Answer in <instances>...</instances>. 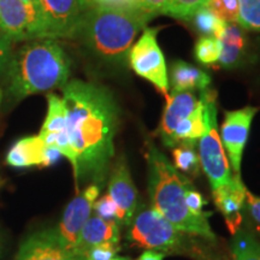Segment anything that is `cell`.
Segmentation results:
<instances>
[{
    "label": "cell",
    "mask_w": 260,
    "mask_h": 260,
    "mask_svg": "<svg viewBox=\"0 0 260 260\" xmlns=\"http://www.w3.org/2000/svg\"><path fill=\"white\" fill-rule=\"evenodd\" d=\"M68 111L67 132L76 157V189L81 181L102 187L115 157L113 140L119 110L115 96L102 84L73 80L61 88Z\"/></svg>",
    "instance_id": "obj_1"
},
{
    "label": "cell",
    "mask_w": 260,
    "mask_h": 260,
    "mask_svg": "<svg viewBox=\"0 0 260 260\" xmlns=\"http://www.w3.org/2000/svg\"><path fill=\"white\" fill-rule=\"evenodd\" d=\"M148 193L152 206L182 233L216 241L209 224L211 212L195 213L187 206L186 193L193 184L152 142L146 144Z\"/></svg>",
    "instance_id": "obj_2"
},
{
    "label": "cell",
    "mask_w": 260,
    "mask_h": 260,
    "mask_svg": "<svg viewBox=\"0 0 260 260\" xmlns=\"http://www.w3.org/2000/svg\"><path fill=\"white\" fill-rule=\"evenodd\" d=\"M154 16L141 9L90 6L75 38L96 59L109 64L125 61L136 37Z\"/></svg>",
    "instance_id": "obj_3"
},
{
    "label": "cell",
    "mask_w": 260,
    "mask_h": 260,
    "mask_svg": "<svg viewBox=\"0 0 260 260\" xmlns=\"http://www.w3.org/2000/svg\"><path fill=\"white\" fill-rule=\"evenodd\" d=\"M8 96L15 102L37 93L63 88L69 82L70 61L54 39H38L10 58Z\"/></svg>",
    "instance_id": "obj_4"
},
{
    "label": "cell",
    "mask_w": 260,
    "mask_h": 260,
    "mask_svg": "<svg viewBox=\"0 0 260 260\" xmlns=\"http://www.w3.org/2000/svg\"><path fill=\"white\" fill-rule=\"evenodd\" d=\"M200 98L204 103V117L206 130L198 141L200 167L209 178L211 188L216 189L232 181V169L228 161L226 152L220 141L217 128L216 94L212 90H201Z\"/></svg>",
    "instance_id": "obj_5"
},
{
    "label": "cell",
    "mask_w": 260,
    "mask_h": 260,
    "mask_svg": "<svg viewBox=\"0 0 260 260\" xmlns=\"http://www.w3.org/2000/svg\"><path fill=\"white\" fill-rule=\"evenodd\" d=\"M129 226L126 234L129 241L149 251L178 252L184 245V233L172 225L153 206L140 211Z\"/></svg>",
    "instance_id": "obj_6"
},
{
    "label": "cell",
    "mask_w": 260,
    "mask_h": 260,
    "mask_svg": "<svg viewBox=\"0 0 260 260\" xmlns=\"http://www.w3.org/2000/svg\"><path fill=\"white\" fill-rule=\"evenodd\" d=\"M38 39H75L83 16L90 8L87 0H35Z\"/></svg>",
    "instance_id": "obj_7"
},
{
    "label": "cell",
    "mask_w": 260,
    "mask_h": 260,
    "mask_svg": "<svg viewBox=\"0 0 260 260\" xmlns=\"http://www.w3.org/2000/svg\"><path fill=\"white\" fill-rule=\"evenodd\" d=\"M158 29L145 28L144 32L129 51V63L139 76L154 84L165 98L169 95L167 63L157 41Z\"/></svg>",
    "instance_id": "obj_8"
},
{
    "label": "cell",
    "mask_w": 260,
    "mask_h": 260,
    "mask_svg": "<svg viewBox=\"0 0 260 260\" xmlns=\"http://www.w3.org/2000/svg\"><path fill=\"white\" fill-rule=\"evenodd\" d=\"M100 189L102 187L93 183L83 191H79L67 206L60 223L54 229L61 245L69 251L74 252L81 230L92 216L93 205L99 197Z\"/></svg>",
    "instance_id": "obj_9"
},
{
    "label": "cell",
    "mask_w": 260,
    "mask_h": 260,
    "mask_svg": "<svg viewBox=\"0 0 260 260\" xmlns=\"http://www.w3.org/2000/svg\"><path fill=\"white\" fill-rule=\"evenodd\" d=\"M258 111V107L247 106L236 111L225 112V119L220 128L219 138L226 151L230 169L234 171V175L240 176L243 149L247 144L252 121Z\"/></svg>",
    "instance_id": "obj_10"
},
{
    "label": "cell",
    "mask_w": 260,
    "mask_h": 260,
    "mask_svg": "<svg viewBox=\"0 0 260 260\" xmlns=\"http://www.w3.org/2000/svg\"><path fill=\"white\" fill-rule=\"evenodd\" d=\"M0 34L12 42L38 40V12L34 4L0 0Z\"/></svg>",
    "instance_id": "obj_11"
},
{
    "label": "cell",
    "mask_w": 260,
    "mask_h": 260,
    "mask_svg": "<svg viewBox=\"0 0 260 260\" xmlns=\"http://www.w3.org/2000/svg\"><path fill=\"white\" fill-rule=\"evenodd\" d=\"M109 195L118 209L117 222L129 225L138 207V190L132 180L129 168L124 159L116 161L109 180Z\"/></svg>",
    "instance_id": "obj_12"
},
{
    "label": "cell",
    "mask_w": 260,
    "mask_h": 260,
    "mask_svg": "<svg viewBox=\"0 0 260 260\" xmlns=\"http://www.w3.org/2000/svg\"><path fill=\"white\" fill-rule=\"evenodd\" d=\"M14 260H88L61 245L54 229L29 235L19 246Z\"/></svg>",
    "instance_id": "obj_13"
},
{
    "label": "cell",
    "mask_w": 260,
    "mask_h": 260,
    "mask_svg": "<svg viewBox=\"0 0 260 260\" xmlns=\"http://www.w3.org/2000/svg\"><path fill=\"white\" fill-rule=\"evenodd\" d=\"M247 188L242 183L241 176L233 175L229 183L212 190L214 205L222 213L229 232L235 234L241 228L242 211L246 204Z\"/></svg>",
    "instance_id": "obj_14"
},
{
    "label": "cell",
    "mask_w": 260,
    "mask_h": 260,
    "mask_svg": "<svg viewBox=\"0 0 260 260\" xmlns=\"http://www.w3.org/2000/svg\"><path fill=\"white\" fill-rule=\"evenodd\" d=\"M198 105H199V98L195 95L193 90L172 92L170 95L167 96V106L164 109L160 126H159V135L162 140V144H168L175 129L197 109Z\"/></svg>",
    "instance_id": "obj_15"
},
{
    "label": "cell",
    "mask_w": 260,
    "mask_h": 260,
    "mask_svg": "<svg viewBox=\"0 0 260 260\" xmlns=\"http://www.w3.org/2000/svg\"><path fill=\"white\" fill-rule=\"evenodd\" d=\"M119 234L121 230L117 220H107L93 214L81 230L76 245L74 247V252L76 254L87 256V252L100 243L111 242L118 245Z\"/></svg>",
    "instance_id": "obj_16"
},
{
    "label": "cell",
    "mask_w": 260,
    "mask_h": 260,
    "mask_svg": "<svg viewBox=\"0 0 260 260\" xmlns=\"http://www.w3.org/2000/svg\"><path fill=\"white\" fill-rule=\"evenodd\" d=\"M219 42L218 61L223 68H235L243 60L247 51V37L239 23H226L217 38Z\"/></svg>",
    "instance_id": "obj_17"
},
{
    "label": "cell",
    "mask_w": 260,
    "mask_h": 260,
    "mask_svg": "<svg viewBox=\"0 0 260 260\" xmlns=\"http://www.w3.org/2000/svg\"><path fill=\"white\" fill-rule=\"evenodd\" d=\"M46 145L40 136H27L16 141L6 154V164L16 169L44 167Z\"/></svg>",
    "instance_id": "obj_18"
},
{
    "label": "cell",
    "mask_w": 260,
    "mask_h": 260,
    "mask_svg": "<svg viewBox=\"0 0 260 260\" xmlns=\"http://www.w3.org/2000/svg\"><path fill=\"white\" fill-rule=\"evenodd\" d=\"M172 92L181 90H201L207 89L211 83V77L200 68L194 67L183 60H177L171 68Z\"/></svg>",
    "instance_id": "obj_19"
},
{
    "label": "cell",
    "mask_w": 260,
    "mask_h": 260,
    "mask_svg": "<svg viewBox=\"0 0 260 260\" xmlns=\"http://www.w3.org/2000/svg\"><path fill=\"white\" fill-rule=\"evenodd\" d=\"M48 110L44 124L40 130V139L46 146H53L56 136L67 130L68 111L63 98L50 93L47 95Z\"/></svg>",
    "instance_id": "obj_20"
},
{
    "label": "cell",
    "mask_w": 260,
    "mask_h": 260,
    "mask_svg": "<svg viewBox=\"0 0 260 260\" xmlns=\"http://www.w3.org/2000/svg\"><path fill=\"white\" fill-rule=\"evenodd\" d=\"M205 130H206V123H205L204 117V103L199 96V105L186 119H183L178 124L165 146L175 147L183 142L198 145V141L204 135Z\"/></svg>",
    "instance_id": "obj_21"
},
{
    "label": "cell",
    "mask_w": 260,
    "mask_h": 260,
    "mask_svg": "<svg viewBox=\"0 0 260 260\" xmlns=\"http://www.w3.org/2000/svg\"><path fill=\"white\" fill-rule=\"evenodd\" d=\"M234 260H260V243L246 230L239 229L232 241Z\"/></svg>",
    "instance_id": "obj_22"
},
{
    "label": "cell",
    "mask_w": 260,
    "mask_h": 260,
    "mask_svg": "<svg viewBox=\"0 0 260 260\" xmlns=\"http://www.w3.org/2000/svg\"><path fill=\"white\" fill-rule=\"evenodd\" d=\"M195 144H178L172 151L174 157V167L182 172H187L191 176H198L200 172L199 154L195 151Z\"/></svg>",
    "instance_id": "obj_23"
},
{
    "label": "cell",
    "mask_w": 260,
    "mask_h": 260,
    "mask_svg": "<svg viewBox=\"0 0 260 260\" xmlns=\"http://www.w3.org/2000/svg\"><path fill=\"white\" fill-rule=\"evenodd\" d=\"M191 19L194 21L195 28L200 32H203L206 37H213L216 39L219 37V34L223 31L226 24L225 22L220 21L213 14H211L206 9V6L201 8Z\"/></svg>",
    "instance_id": "obj_24"
},
{
    "label": "cell",
    "mask_w": 260,
    "mask_h": 260,
    "mask_svg": "<svg viewBox=\"0 0 260 260\" xmlns=\"http://www.w3.org/2000/svg\"><path fill=\"white\" fill-rule=\"evenodd\" d=\"M237 23L247 30L260 31V0H239Z\"/></svg>",
    "instance_id": "obj_25"
},
{
    "label": "cell",
    "mask_w": 260,
    "mask_h": 260,
    "mask_svg": "<svg viewBox=\"0 0 260 260\" xmlns=\"http://www.w3.org/2000/svg\"><path fill=\"white\" fill-rule=\"evenodd\" d=\"M206 9L225 23H237L239 21V0H207Z\"/></svg>",
    "instance_id": "obj_26"
},
{
    "label": "cell",
    "mask_w": 260,
    "mask_h": 260,
    "mask_svg": "<svg viewBox=\"0 0 260 260\" xmlns=\"http://www.w3.org/2000/svg\"><path fill=\"white\" fill-rule=\"evenodd\" d=\"M195 58L201 64H213L218 61L219 58V42L216 38L204 35L195 44L194 48Z\"/></svg>",
    "instance_id": "obj_27"
},
{
    "label": "cell",
    "mask_w": 260,
    "mask_h": 260,
    "mask_svg": "<svg viewBox=\"0 0 260 260\" xmlns=\"http://www.w3.org/2000/svg\"><path fill=\"white\" fill-rule=\"evenodd\" d=\"M206 2L207 0H170L169 16L189 21L201 8L206 5Z\"/></svg>",
    "instance_id": "obj_28"
},
{
    "label": "cell",
    "mask_w": 260,
    "mask_h": 260,
    "mask_svg": "<svg viewBox=\"0 0 260 260\" xmlns=\"http://www.w3.org/2000/svg\"><path fill=\"white\" fill-rule=\"evenodd\" d=\"M93 211L96 216L102 217L104 219L117 220L118 209H117V205L109 194L104 195L99 200H95L93 205Z\"/></svg>",
    "instance_id": "obj_29"
},
{
    "label": "cell",
    "mask_w": 260,
    "mask_h": 260,
    "mask_svg": "<svg viewBox=\"0 0 260 260\" xmlns=\"http://www.w3.org/2000/svg\"><path fill=\"white\" fill-rule=\"evenodd\" d=\"M119 251L118 245L111 242H104L100 245L92 247L87 252V259L88 260H110L115 258L117 252Z\"/></svg>",
    "instance_id": "obj_30"
},
{
    "label": "cell",
    "mask_w": 260,
    "mask_h": 260,
    "mask_svg": "<svg viewBox=\"0 0 260 260\" xmlns=\"http://www.w3.org/2000/svg\"><path fill=\"white\" fill-rule=\"evenodd\" d=\"M144 11L151 15H169L170 0H140Z\"/></svg>",
    "instance_id": "obj_31"
},
{
    "label": "cell",
    "mask_w": 260,
    "mask_h": 260,
    "mask_svg": "<svg viewBox=\"0 0 260 260\" xmlns=\"http://www.w3.org/2000/svg\"><path fill=\"white\" fill-rule=\"evenodd\" d=\"M186 203L187 206L195 213H203L204 206L207 204L203 195H201L198 190H195L193 186L188 188L186 193Z\"/></svg>",
    "instance_id": "obj_32"
},
{
    "label": "cell",
    "mask_w": 260,
    "mask_h": 260,
    "mask_svg": "<svg viewBox=\"0 0 260 260\" xmlns=\"http://www.w3.org/2000/svg\"><path fill=\"white\" fill-rule=\"evenodd\" d=\"M12 56V41L0 35V74L6 71L10 58Z\"/></svg>",
    "instance_id": "obj_33"
},
{
    "label": "cell",
    "mask_w": 260,
    "mask_h": 260,
    "mask_svg": "<svg viewBox=\"0 0 260 260\" xmlns=\"http://www.w3.org/2000/svg\"><path fill=\"white\" fill-rule=\"evenodd\" d=\"M246 204L249 213L258 224H260V198L253 195L251 191H246Z\"/></svg>",
    "instance_id": "obj_34"
},
{
    "label": "cell",
    "mask_w": 260,
    "mask_h": 260,
    "mask_svg": "<svg viewBox=\"0 0 260 260\" xmlns=\"http://www.w3.org/2000/svg\"><path fill=\"white\" fill-rule=\"evenodd\" d=\"M60 151L53 146H46L44 152V167H51V165L56 164L61 157Z\"/></svg>",
    "instance_id": "obj_35"
},
{
    "label": "cell",
    "mask_w": 260,
    "mask_h": 260,
    "mask_svg": "<svg viewBox=\"0 0 260 260\" xmlns=\"http://www.w3.org/2000/svg\"><path fill=\"white\" fill-rule=\"evenodd\" d=\"M167 253H162V252H157V251H147L142 253L140 255V258L138 260H162Z\"/></svg>",
    "instance_id": "obj_36"
},
{
    "label": "cell",
    "mask_w": 260,
    "mask_h": 260,
    "mask_svg": "<svg viewBox=\"0 0 260 260\" xmlns=\"http://www.w3.org/2000/svg\"><path fill=\"white\" fill-rule=\"evenodd\" d=\"M21 2L24 3V4H27V5H31V4H34L35 0H21Z\"/></svg>",
    "instance_id": "obj_37"
},
{
    "label": "cell",
    "mask_w": 260,
    "mask_h": 260,
    "mask_svg": "<svg viewBox=\"0 0 260 260\" xmlns=\"http://www.w3.org/2000/svg\"><path fill=\"white\" fill-rule=\"evenodd\" d=\"M3 96H4V95H3V89H2V88H0V106H2V102H3Z\"/></svg>",
    "instance_id": "obj_38"
},
{
    "label": "cell",
    "mask_w": 260,
    "mask_h": 260,
    "mask_svg": "<svg viewBox=\"0 0 260 260\" xmlns=\"http://www.w3.org/2000/svg\"><path fill=\"white\" fill-rule=\"evenodd\" d=\"M121 260H130V259H129V258H124V256H122Z\"/></svg>",
    "instance_id": "obj_39"
},
{
    "label": "cell",
    "mask_w": 260,
    "mask_h": 260,
    "mask_svg": "<svg viewBox=\"0 0 260 260\" xmlns=\"http://www.w3.org/2000/svg\"><path fill=\"white\" fill-rule=\"evenodd\" d=\"M0 35H2V34H0Z\"/></svg>",
    "instance_id": "obj_40"
}]
</instances>
